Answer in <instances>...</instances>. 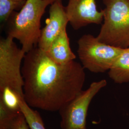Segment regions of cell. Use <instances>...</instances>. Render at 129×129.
<instances>
[{"mask_svg":"<svg viewBox=\"0 0 129 129\" xmlns=\"http://www.w3.org/2000/svg\"><path fill=\"white\" fill-rule=\"evenodd\" d=\"M21 111L26 120L30 129H46L39 113L33 110L29 106L24 99L20 102Z\"/></svg>","mask_w":129,"mask_h":129,"instance_id":"11","label":"cell"},{"mask_svg":"<svg viewBox=\"0 0 129 129\" xmlns=\"http://www.w3.org/2000/svg\"><path fill=\"white\" fill-rule=\"evenodd\" d=\"M21 112L8 109L0 101V129H13L15 120Z\"/></svg>","mask_w":129,"mask_h":129,"instance_id":"13","label":"cell"},{"mask_svg":"<svg viewBox=\"0 0 129 129\" xmlns=\"http://www.w3.org/2000/svg\"><path fill=\"white\" fill-rule=\"evenodd\" d=\"M128 48V49H129V48Z\"/></svg>","mask_w":129,"mask_h":129,"instance_id":"18","label":"cell"},{"mask_svg":"<svg viewBox=\"0 0 129 129\" xmlns=\"http://www.w3.org/2000/svg\"><path fill=\"white\" fill-rule=\"evenodd\" d=\"M86 129V128H84V129Z\"/></svg>","mask_w":129,"mask_h":129,"instance_id":"17","label":"cell"},{"mask_svg":"<svg viewBox=\"0 0 129 129\" xmlns=\"http://www.w3.org/2000/svg\"><path fill=\"white\" fill-rule=\"evenodd\" d=\"M30 129V128L26 120L23 113L21 112L15 120L13 129Z\"/></svg>","mask_w":129,"mask_h":129,"instance_id":"15","label":"cell"},{"mask_svg":"<svg viewBox=\"0 0 129 129\" xmlns=\"http://www.w3.org/2000/svg\"><path fill=\"white\" fill-rule=\"evenodd\" d=\"M24 3L16 0H0L1 22L5 23L8 21L14 14V11L22 8Z\"/></svg>","mask_w":129,"mask_h":129,"instance_id":"14","label":"cell"},{"mask_svg":"<svg viewBox=\"0 0 129 129\" xmlns=\"http://www.w3.org/2000/svg\"><path fill=\"white\" fill-rule=\"evenodd\" d=\"M49 16L46 21V25L42 28L37 46L46 51L52 42L61 32L67 28L69 23L66 7L62 0H55L50 5Z\"/></svg>","mask_w":129,"mask_h":129,"instance_id":"8","label":"cell"},{"mask_svg":"<svg viewBox=\"0 0 129 129\" xmlns=\"http://www.w3.org/2000/svg\"><path fill=\"white\" fill-rule=\"evenodd\" d=\"M16 1H18L19 2H21V3H24L26 0H16Z\"/></svg>","mask_w":129,"mask_h":129,"instance_id":"16","label":"cell"},{"mask_svg":"<svg viewBox=\"0 0 129 129\" xmlns=\"http://www.w3.org/2000/svg\"><path fill=\"white\" fill-rule=\"evenodd\" d=\"M102 27L97 38L122 49L129 47V0H103Z\"/></svg>","mask_w":129,"mask_h":129,"instance_id":"3","label":"cell"},{"mask_svg":"<svg viewBox=\"0 0 129 129\" xmlns=\"http://www.w3.org/2000/svg\"><path fill=\"white\" fill-rule=\"evenodd\" d=\"M55 1L26 0L20 11L11 16L7 36L18 40L25 53L37 46L42 17L47 7Z\"/></svg>","mask_w":129,"mask_h":129,"instance_id":"2","label":"cell"},{"mask_svg":"<svg viewBox=\"0 0 129 129\" xmlns=\"http://www.w3.org/2000/svg\"><path fill=\"white\" fill-rule=\"evenodd\" d=\"M105 79L92 82L85 90H82L60 111L62 129L86 128L88 109L92 99L102 88L106 87Z\"/></svg>","mask_w":129,"mask_h":129,"instance_id":"6","label":"cell"},{"mask_svg":"<svg viewBox=\"0 0 129 129\" xmlns=\"http://www.w3.org/2000/svg\"><path fill=\"white\" fill-rule=\"evenodd\" d=\"M109 77L115 83L129 82V49H124L108 71Z\"/></svg>","mask_w":129,"mask_h":129,"instance_id":"10","label":"cell"},{"mask_svg":"<svg viewBox=\"0 0 129 129\" xmlns=\"http://www.w3.org/2000/svg\"><path fill=\"white\" fill-rule=\"evenodd\" d=\"M44 52L51 60L58 64H67L75 60L76 55L70 46L67 28L55 38L48 48Z\"/></svg>","mask_w":129,"mask_h":129,"instance_id":"9","label":"cell"},{"mask_svg":"<svg viewBox=\"0 0 129 129\" xmlns=\"http://www.w3.org/2000/svg\"><path fill=\"white\" fill-rule=\"evenodd\" d=\"M96 0H68L66 6L69 23L74 30L91 24H101L103 21V10L99 11Z\"/></svg>","mask_w":129,"mask_h":129,"instance_id":"7","label":"cell"},{"mask_svg":"<svg viewBox=\"0 0 129 129\" xmlns=\"http://www.w3.org/2000/svg\"><path fill=\"white\" fill-rule=\"evenodd\" d=\"M26 53L7 36L0 40V89L13 88L24 98L22 63Z\"/></svg>","mask_w":129,"mask_h":129,"instance_id":"5","label":"cell"},{"mask_svg":"<svg viewBox=\"0 0 129 129\" xmlns=\"http://www.w3.org/2000/svg\"><path fill=\"white\" fill-rule=\"evenodd\" d=\"M24 99L31 108L59 111L82 90L85 69L75 60L60 64L37 46L26 53L22 67Z\"/></svg>","mask_w":129,"mask_h":129,"instance_id":"1","label":"cell"},{"mask_svg":"<svg viewBox=\"0 0 129 129\" xmlns=\"http://www.w3.org/2000/svg\"><path fill=\"white\" fill-rule=\"evenodd\" d=\"M124 49L104 43L90 34L83 35L78 41L77 53L81 64L93 73L109 71Z\"/></svg>","mask_w":129,"mask_h":129,"instance_id":"4","label":"cell"},{"mask_svg":"<svg viewBox=\"0 0 129 129\" xmlns=\"http://www.w3.org/2000/svg\"><path fill=\"white\" fill-rule=\"evenodd\" d=\"M22 99L24 98L12 88L5 87L0 89V101L3 102L5 106L12 111H21L20 102Z\"/></svg>","mask_w":129,"mask_h":129,"instance_id":"12","label":"cell"}]
</instances>
